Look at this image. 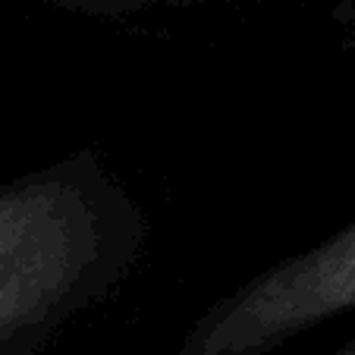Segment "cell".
<instances>
[{"label": "cell", "mask_w": 355, "mask_h": 355, "mask_svg": "<svg viewBox=\"0 0 355 355\" xmlns=\"http://www.w3.org/2000/svg\"><path fill=\"white\" fill-rule=\"evenodd\" d=\"M104 248L88 195L67 176L0 189V346L73 302Z\"/></svg>", "instance_id": "1"}, {"label": "cell", "mask_w": 355, "mask_h": 355, "mask_svg": "<svg viewBox=\"0 0 355 355\" xmlns=\"http://www.w3.org/2000/svg\"><path fill=\"white\" fill-rule=\"evenodd\" d=\"M355 305V227L261 274L195 327L182 355H261Z\"/></svg>", "instance_id": "2"}, {"label": "cell", "mask_w": 355, "mask_h": 355, "mask_svg": "<svg viewBox=\"0 0 355 355\" xmlns=\"http://www.w3.org/2000/svg\"><path fill=\"white\" fill-rule=\"evenodd\" d=\"M352 355H355V352H352Z\"/></svg>", "instance_id": "3"}]
</instances>
